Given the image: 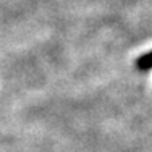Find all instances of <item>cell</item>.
Wrapping results in <instances>:
<instances>
[{"mask_svg":"<svg viewBox=\"0 0 152 152\" xmlns=\"http://www.w3.org/2000/svg\"><path fill=\"white\" fill-rule=\"evenodd\" d=\"M136 66L139 71H147L152 68V50L149 53H144V55H141L139 58L136 60Z\"/></svg>","mask_w":152,"mask_h":152,"instance_id":"cell-1","label":"cell"}]
</instances>
